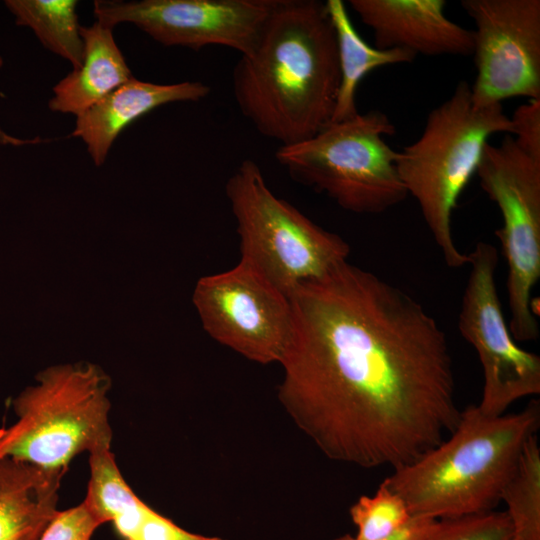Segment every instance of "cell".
I'll use <instances>...</instances> for the list:
<instances>
[{"label": "cell", "mask_w": 540, "mask_h": 540, "mask_svg": "<svg viewBox=\"0 0 540 540\" xmlns=\"http://www.w3.org/2000/svg\"><path fill=\"white\" fill-rule=\"evenodd\" d=\"M289 298L278 398L327 458L394 470L455 428L448 341L414 297L346 260Z\"/></svg>", "instance_id": "cell-1"}, {"label": "cell", "mask_w": 540, "mask_h": 540, "mask_svg": "<svg viewBox=\"0 0 540 540\" xmlns=\"http://www.w3.org/2000/svg\"><path fill=\"white\" fill-rule=\"evenodd\" d=\"M232 83L243 116L280 146L329 125L340 71L326 2L274 0L253 49L235 65Z\"/></svg>", "instance_id": "cell-2"}, {"label": "cell", "mask_w": 540, "mask_h": 540, "mask_svg": "<svg viewBox=\"0 0 540 540\" xmlns=\"http://www.w3.org/2000/svg\"><path fill=\"white\" fill-rule=\"evenodd\" d=\"M539 425V400L499 416L470 405L449 438L394 469L382 483L404 499L413 516L443 520L493 511Z\"/></svg>", "instance_id": "cell-3"}, {"label": "cell", "mask_w": 540, "mask_h": 540, "mask_svg": "<svg viewBox=\"0 0 540 540\" xmlns=\"http://www.w3.org/2000/svg\"><path fill=\"white\" fill-rule=\"evenodd\" d=\"M512 131L501 103L474 107L470 84L460 81L451 96L430 111L420 137L397 152L399 177L407 194L417 201L450 268L468 265V255L457 248L452 235L458 198L476 174L488 139Z\"/></svg>", "instance_id": "cell-4"}, {"label": "cell", "mask_w": 540, "mask_h": 540, "mask_svg": "<svg viewBox=\"0 0 540 540\" xmlns=\"http://www.w3.org/2000/svg\"><path fill=\"white\" fill-rule=\"evenodd\" d=\"M14 400L17 420L0 429V459L68 470L80 453L110 448L109 377L89 363L58 365Z\"/></svg>", "instance_id": "cell-5"}, {"label": "cell", "mask_w": 540, "mask_h": 540, "mask_svg": "<svg viewBox=\"0 0 540 540\" xmlns=\"http://www.w3.org/2000/svg\"><path fill=\"white\" fill-rule=\"evenodd\" d=\"M394 133L389 118L371 110L331 122L305 141L279 146L275 158L293 179L343 209L378 214L408 196L396 168L397 151L385 141Z\"/></svg>", "instance_id": "cell-6"}, {"label": "cell", "mask_w": 540, "mask_h": 540, "mask_svg": "<svg viewBox=\"0 0 540 540\" xmlns=\"http://www.w3.org/2000/svg\"><path fill=\"white\" fill-rule=\"evenodd\" d=\"M225 191L240 237V261L288 297L347 260L349 244L276 196L256 162L243 160Z\"/></svg>", "instance_id": "cell-7"}, {"label": "cell", "mask_w": 540, "mask_h": 540, "mask_svg": "<svg viewBox=\"0 0 540 540\" xmlns=\"http://www.w3.org/2000/svg\"><path fill=\"white\" fill-rule=\"evenodd\" d=\"M476 174L502 216L495 234L508 265V328L515 341H534L539 336L531 293L540 278V163L506 134L500 144L484 146Z\"/></svg>", "instance_id": "cell-8"}, {"label": "cell", "mask_w": 540, "mask_h": 540, "mask_svg": "<svg viewBox=\"0 0 540 540\" xmlns=\"http://www.w3.org/2000/svg\"><path fill=\"white\" fill-rule=\"evenodd\" d=\"M470 267L458 328L475 349L484 385L478 409L499 416L519 399L540 393V357L519 347L505 322L496 285L498 252L478 242L467 254Z\"/></svg>", "instance_id": "cell-9"}, {"label": "cell", "mask_w": 540, "mask_h": 540, "mask_svg": "<svg viewBox=\"0 0 540 540\" xmlns=\"http://www.w3.org/2000/svg\"><path fill=\"white\" fill-rule=\"evenodd\" d=\"M193 302L205 331L259 363H279L293 328L290 298L248 264L202 277Z\"/></svg>", "instance_id": "cell-10"}, {"label": "cell", "mask_w": 540, "mask_h": 540, "mask_svg": "<svg viewBox=\"0 0 540 540\" xmlns=\"http://www.w3.org/2000/svg\"><path fill=\"white\" fill-rule=\"evenodd\" d=\"M473 19L474 107L511 97L540 100V1L462 0Z\"/></svg>", "instance_id": "cell-11"}, {"label": "cell", "mask_w": 540, "mask_h": 540, "mask_svg": "<svg viewBox=\"0 0 540 540\" xmlns=\"http://www.w3.org/2000/svg\"><path fill=\"white\" fill-rule=\"evenodd\" d=\"M274 0H141L94 2L98 22H128L165 46L209 45L241 55L253 49Z\"/></svg>", "instance_id": "cell-12"}, {"label": "cell", "mask_w": 540, "mask_h": 540, "mask_svg": "<svg viewBox=\"0 0 540 540\" xmlns=\"http://www.w3.org/2000/svg\"><path fill=\"white\" fill-rule=\"evenodd\" d=\"M349 4L372 30L378 49L427 56L473 54V31L445 16L444 0H350Z\"/></svg>", "instance_id": "cell-13"}, {"label": "cell", "mask_w": 540, "mask_h": 540, "mask_svg": "<svg viewBox=\"0 0 540 540\" xmlns=\"http://www.w3.org/2000/svg\"><path fill=\"white\" fill-rule=\"evenodd\" d=\"M210 93L201 82L155 84L134 77L76 117L79 137L96 165H102L118 135L136 119L172 102L199 101Z\"/></svg>", "instance_id": "cell-14"}, {"label": "cell", "mask_w": 540, "mask_h": 540, "mask_svg": "<svg viewBox=\"0 0 540 540\" xmlns=\"http://www.w3.org/2000/svg\"><path fill=\"white\" fill-rule=\"evenodd\" d=\"M67 470L0 459V540H40L57 515Z\"/></svg>", "instance_id": "cell-15"}, {"label": "cell", "mask_w": 540, "mask_h": 540, "mask_svg": "<svg viewBox=\"0 0 540 540\" xmlns=\"http://www.w3.org/2000/svg\"><path fill=\"white\" fill-rule=\"evenodd\" d=\"M112 29L98 21L90 27H80L82 64L54 86V96L49 101L52 111L78 117L133 78Z\"/></svg>", "instance_id": "cell-16"}, {"label": "cell", "mask_w": 540, "mask_h": 540, "mask_svg": "<svg viewBox=\"0 0 540 540\" xmlns=\"http://www.w3.org/2000/svg\"><path fill=\"white\" fill-rule=\"evenodd\" d=\"M88 500L101 522L111 523L121 540H226L182 528L140 499L119 471L97 478Z\"/></svg>", "instance_id": "cell-17"}, {"label": "cell", "mask_w": 540, "mask_h": 540, "mask_svg": "<svg viewBox=\"0 0 540 540\" xmlns=\"http://www.w3.org/2000/svg\"><path fill=\"white\" fill-rule=\"evenodd\" d=\"M326 6L334 26L340 84L331 122L356 116V92L362 79L371 71L394 64L411 63L417 55L404 49H378L366 43L356 31L341 0H327Z\"/></svg>", "instance_id": "cell-18"}, {"label": "cell", "mask_w": 540, "mask_h": 540, "mask_svg": "<svg viewBox=\"0 0 540 540\" xmlns=\"http://www.w3.org/2000/svg\"><path fill=\"white\" fill-rule=\"evenodd\" d=\"M17 25L29 27L50 51L81 66L83 41L74 0H6Z\"/></svg>", "instance_id": "cell-19"}, {"label": "cell", "mask_w": 540, "mask_h": 540, "mask_svg": "<svg viewBox=\"0 0 540 540\" xmlns=\"http://www.w3.org/2000/svg\"><path fill=\"white\" fill-rule=\"evenodd\" d=\"M513 540H540V447L532 435L501 492Z\"/></svg>", "instance_id": "cell-20"}, {"label": "cell", "mask_w": 540, "mask_h": 540, "mask_svg": "<svg viewBox=\"0 0 540 540\" xmlns=\"http://www.w3.org/2000/svg\"><path fill=\"white\" fill-rule=\"evenodd\" d=\"M359 540H383L414 517L404 499L381 483L372 496H361L349 509Z\"/></svg>", "instance_id": "cell-21"}, {"label": "cell", "mask_w": 540, "mask_h": 540, "mask_svg": "<svg viewBox=\"0 0 540 540\" xmlns=\"http://www.w3.org/2000/svg\"><path fill=\"white\" fill-rule=\"evenodd\" d=\"M425 540H513V529L506 512L439 520Z\"/></svg>", "instance_id": "cell-22"}, {"label": "cell", "mask_w": 540, "mask_h": 540, "mask_svg": "<svg viewBox=\"0 0 540 540\" xmlns=\"http://www.w3.org/2000/svg\"><path fill=\"white\" fill-rule=\"evenodd\" d=\"M103 525L83 500L79 505L58 511L40 540H92Z\"/></svg>", "instance_id": "cell-23"}, {"label": "cell", "mask_w": 540, "mask_h": 540, "mask_svg": "<svg viewBox=\"0 0 540 540\" xmlns=\"http://www.w3.org/2000/svg\"><path fill=\"white\" fill-rule=\"evenodd\" d=\"M510 121L518 148L540 163V100H529L518 106Z\"/></svg>", "instance_id": "cell-24"}, {"label": "cell", "mask_w": 540, "mask_h": 540, "mask_svg": "<svg viewBox=\"0 0 540 540\" xmlns=\"http://www.w3.org/2000/svg\"><path fill=\"white\" fill-rule=\"evenodd\" d=\"M439 520L429 517L414 516L398 532L383 540H425L434 530ZM333 540H359L350 534L341 535Z\"/></svg>", "instance_id": "cell-25"}]
</instances>
